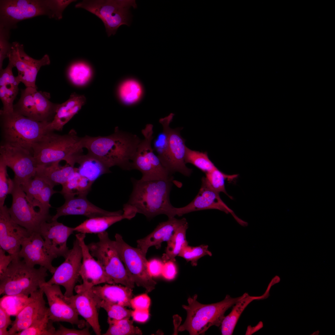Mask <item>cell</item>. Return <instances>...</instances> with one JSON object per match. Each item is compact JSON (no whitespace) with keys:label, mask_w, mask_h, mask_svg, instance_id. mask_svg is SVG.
Instances as JSON below:
<instances>
[{"label":"cell","mask_w":335,"mask_h":335,"mask_svg":"<svg viewBox=\"0 0 335 335\" xmlns=\"http://www.w3.org/2000/svg\"><path fill=\"white\" fill-rule=\"evenodd\" d=\"M141 140L136 135L117 127L109 136L83 137V147L88 153L109 168L118 166L123 170H131L132 160Z\"/></svg>","instance_id":"cell-1"},{"label":"cell","mask_w":335,"mask_h":335,"mask_svg":"<svg viewBox=\"0 0 335 335\" xmlns=\"http://www.w3.org/2000/svg\"><path fill=\"white\" fill-rule=\"evenodd\" d=\"M173 179L144 181L132 178L133 189L126 203L148 219L162 214L168 218L174 217L176 208L172 205L169 199Z\"/></svg>","instance_id":"cell-2"},{"label":"cell","mask_w":335,"mask_h":335,"mask_svg":"<svg viewBox=\"0 0 335 335\" xmlns=\"http://www.w3.org/2000/svg\"><path fill=\"white\" fill-rule=\"evenodd\" d=\"M83 148V137L72 129L63 135L47 132L34 144L32 150L37 167L62 160L74 166L75 156Z\"/></svg>","instance_id":"cell-3"},{"label":"cell","mask_w":335,"mask_h":335,"mask_svg":"<svg viewBox=\"0 0 335 335\" xmlns=\"http://www.w3.org/2000/svg\"><path fill=\"white\" fill-rule=\"evenodd\" d=\"M65 8L62 0H1L0 27L10 30L21 21L42 15L60 20Z\"/></svg>","instance_id":"cell-4"},{"label":"cell","mask_w":335,"mask_h":335,"mask_svg":"<svg viewBox=\"0 0 335 335\" xmlns=\"http://www.w3.org/2000/svg\"><path fill=\"white\" fill-rule=\"evenodd\" d=\"M245 293L240 297H232L227 295L222 301L215 303L203 304L197 300L195 294L187 300L188 305H183L187 316L184 324L178 328L180 331H188L190 335L204 334L211 326H220L226 311L244 297Z\"/></svg>","instance_id":"cell-5"},{"label":"cell","mask_w":335,"mask_h":335,"mask_svg":"<svg viewBox=\"0 0 335 335\" xmlns=\"http://www.w3.org/2000/svg\"><path fill=\"white\" fill-rule=\"evenodd\" d=\"M0 120L1 144L19 146L32 153L34 144L51 131L49 128L51 123L37 121L14 111H0Z\"/></svg>","instance_id":"cell-6"},{"label":"cell","mask_w":335,"mask_h":335,"mask_svg":"<svg viewBox=\"0 0 335 335\" xmlns=\"http://www.w3.org/2000/svg\"><path fill=\"white\" fill-rule=\"evenodd\" d=\"M47 270L29 266L19 257H15L0 277V295L29 297L46 282Z\"/></svg>","instance_id":"cell-7"},{"label":"cell","mask_w":335,"mask_h":335,"mask_svg":"<svg viewBox=\"0 0 335 335\" xmlns=\"http://www.w3.org/2000/svg\"><path fill=\"white\" fill-rule=\"evenodd\" d=\"M75 7L85 9L100 19L110 37L115 34L121 26H130L132 15L130 9L136 8L137 5L135 0H83Z\"/></svg>","instance_id":"cell-8"},{"label":"cell","mask_w":335,"mask_h":335,"mask_svg":"<svg viewBox=\"0 0 335 335\" xmlns=\"http://www.w3.org/2000/svg\"><path fill=\"white\" fill-rule=\"evenodd\" d=\"M98 241L87 245L91 255L96 259L107 275L115 284L131 289L134 283L129 277L116 249L114 240L106 231L98 234Z\"/></svg>","instance_id":"cell-9"},{"label":"cell","mask_w":335,"mask_h":335,"mask_svg":"<svg viewBox=\"0 0 335 335\" xmlns=\"http://www.w3.org/2000/svg\"><path fill=\"white\" fill-rule=\"evenodd\" d=\"M153 126L147 124L141 130L144 138L139 144L132 161V169H136L142 174L144 181L164 180L173 178L154 152L151 146L154 139Z\"/></svg>","instance_id":"cell-10"},{"label":"cell","mask_w":335,"mask_h":335,"mask_svg":"<svg viewBox=\"0 0 335 335\" xmlns=\"http://www.w3.org/2000/svg\"><path fill=\"white\" fill-rule=\"evenodd\" d=\"M115 238L116 249L131 279L147 293L151 292L156 283L148 272L146 255L140 248L127 243L119 234H116Z\"/></svg>","instance_id":"cell-11"},{"label":"cell","mask_w":335,"mask_h":335,"mask_svg":"<svg viewBox=\"0 0 335 335\" xmlns=\"http://www.w3.org/2000/svg\"><path fill=\"white\" fill-rule=\"evenodd\" d=\"M50 98L48 92L26 87L21 91L20 99L14 105L13 111L37 121L51 123L59 104L51 102Z\"/></svg>","instance_id":"cell-12"},{"label":"cell","mask_w":335,"mask_h":335,"mask_svg":"<svg viewBox=\"0 0 335 335\" xmlns=\"http://www.w3.org/2000/svg\"><path fill=\"white\" fill-rule=\"evenodd\" d=\"M13 180V185L10 193L12 202L11 207L8 208L10 215L15 222L26 229L30 233L38 232L42 223L51 221L52 217L39 210L36 211L28 201L20 185Z\"/></svg>","instance_id":"cell-13"},{"label":"cell","mask_w":335,"mask_h":335,"mask_svg":"<svg viewBox=\"0 0 335 335\" xmlns=\"http://www.w3.org/2000/svg\"><path fill=\"white\" fill-rule=\"evenodd\" d=\"M174 115V114L171 113L159 120V122L166 131L168 138L167 154L161 163L171 174L178 172L189 176L192 171L186 166L185 162L186 146L185 140L180 134L181 127L173 129L169 126Z\"/></svg>","instance_id":"cell-14"},{"label":"cell","mask_w":335,"mask_h":335,"mask_svg":"<svg viewBox=\"0 0 335 335\" xmlns=\"http://www.w3.org/2000/svg\"><path fill=\"white\" fill-rule=\"evenodd\" d=\"M0 157L14 173L13 180L24 185L35 176L37 165L33 153L22 147L1 144Z\"/></svg>","instance_id":"cell-15"},{"label":"cell","mask_w":335,"mask_h":335,"mask_svg":"<svg viewBox=\"0 0 335 335\" xmlns=\"http://www.w3.org/2000/svg\"><path fill=\"white\" fill-rule=\"evenodd\" d=\"M65 259L62 264L56 267L52 277L47 282L50 284L63 286L65 289L64 295L69 297L74 295L76 284L79 281L82 263V249L77 238Z\"/></svg>","instance_id":"cell-16"},{"label":"cell","mask_w":335,"mask_h":335,"mask_svg":"<svg viewBox=\"0 0 335 335\" xmlns=\"http://www.w3.org/2000/svg\"><path fill=\"white\" fill-rule=\"evenodd\" d=\"M46 295L49 305V317L53 322H63L83 328L88 323L80 319L75 309L66 300L60 285L50 284L47 282L40 285Z\"/></svg>","instance_id":"cell-17"},{"label":"cell","mask_w":335,"mask_h":335,"mask_svg":"<svg viewBox=\"0 0 335 335\" xmlns=\"http://www.w3.org/2000/svg\"><path fill=\"white\" fill-rule=\"evenodd\" d=\"M75 236L82 249V260L79 275L83 281L81 284L75 286V292L89 290L93 287L103 283L116 284L91 255L85 242L86 234L79 233Z\"/></svg>","instance_id":"cell-18"},{"label":"cell","mask_w":335,"mask_h":335,"mask_svg":"<svg viewBox=\"0 0 335 335\" xmlns=\"http://www.w3.org/2000/svg\"><path fill=\"white\" fill-rule=\"evenodd\" d=\"M8 58L9 62L17 68V77L20 81L26 87L37 88L35 82L38 72L41 67L50 64L47 54L45 55L39 60L34 59L25 52L23 45L16 42L11 43Z\"/></svg>","instance_id":"cell-19"},{"label":"cell","mask_w":335,"mask_h":335,"mask_svg":"<svg viewBox=\"0 0 335 335\" xmlns=\"http://www.w3.org/2000/svg\"><path fill=\"white\" fill-rule=\"evenodd\" d=\"M43 291L39 288L29 296L28 303L16 315L11 327L8 330L9 335H15L44 319L49 315V309L46 306Z\"/></svg>","instance_id":"cell-20"},{"label":"cell","mask_w":335,"mask_h":335,"mask_svg":"<svg viewBox=\"0 0 335 335\" xmlns=\"http://www.w3.org/2000/svg\"><path fill=\"white\" fill-rule=\"evenodd\" d=\"M18 257L28 265L33 267L39 265L52 274L56 268L52 264L56 258L48 251L44 239L38 232L30 233L23 240Z\"/></svg>","instance_id":"cell-21"},{"label":"cell","mask_w":335,"mask_h":335,"mask_svg":"<svg viewBox=\"0 0 335 335\" xmlns=\"http://www.w3.org/2000/svg\"><path fill=\"white\" fill-rule=\"evenodd\" d=\"M30 234L11 218L6 205L0 206V247L8 254L19 257L23 240Z\"/></svg>","instance_id":"cell-22"},{"label":"cell","mask_w":335,"mask_h":335,"mask_svg":"<svg viewBox=\"0 0 335 335\" xmlns=\"http://www.w3.org/2000/svg\"><path fill=\"white\" fill-rule=\"evenodd\" d=\"M74 231V228L67 226L56 220L43 222L38 233L44 239L50 253L56 258L60 257L65 258L69 250L67 245V239Z\"/></svg>","instance_id":"cell-23"},{"label":"cell","mask_w":335,"mask_h":335,"mask_svg":"<svg viewBox=\"0 0 335 335\" xmlns=\"http://www.w3.org/2000/svg\"><path fill=\"white\" fill-rule=\"evenodd\" d=\"M210 209L219 210L227 214L230 213L235 219L238 217L222 200L219 193L207 184L203 177L201 187L198 194L187 205L176 208V214L180 217L192 212Z\"/></svg>","instance_id":"cell-24"},{"label":"cell","mask_w":335,"mask_h":335,"mask_svg":"<svg viewBox=\"0 0 335 335\" xmlns=\"http://www.w3.org/2000/svg\"><path fill=\"white\" fill-rule=\"evenodd\" d=\"M122 210L110 212L104 210L92 204L86 197L77 196L65 199L61 206L57 208L56 213L52 216L51 221L57 220L60 217L70 215H80L88 218L104 216L120 215Z\"/></svg>","instance_id":"cell-25"},{"label":"cell","mask_w":335,"mask_h":335,"mask_svg":"<svg viewBox=\"0 0 335 335\" xmlns=\"http://www.w3.org/2000/svg\"><path fill=\"white\" fill-rule=\"evenodd\" d=\"M67 301L92 328L97 335L101 334L96 303L90 290L76 293L69 297L65 296Z\"/></svg>","instance_id":"cell-26"},{"label":"cell","mask_w":335,"mask_h":335,"mask_svg":"<svg viewBox=\"0 0 335 335\" xmlns=\"http://www.w3.org/2000/svg\"><path fill=\"white\" fill-rule=\"evenodd\" d=\"M187 222L185 218L180 219L175 217L168 218L167 221L160 223L148 235L137 240V248L145 255L150 247L154 246L157 249L160 248L163 242L168 241L174 231Z\"/></svg>","instance_id":"cell-27"},{"label":"cell","mask_w":335,"mask_h":335,"mask_svg":"<svg viewBox=\"0 0 335 335\" xmlns=\"http://www.w3.org/2000/svg\"><path fill=\"white\" fill-rule=\"evenodd\" d=\"M123 210V213L120 215L88 218L74 227V230L85 234H98L105 231L111 225L123 219H132L137 213L134 208L126 204L124 205Z\"/></svg>","instance_id":"cell-28"},{"label":"cell","mask_w":335,"mask_h":335,"mask_svg":"<svg viewBox=\"0 0 335 335\" xmlns=\"http://www.w3.org/2000/svg\"><path fill=\"white\" fill-rule=\"evenodd\" d=\"M90 290L94 297L124 307H131L132 290L125 286L106 284L93 287Z\"/></svg>","instance_id":"cell-29"},{"label":"cell","mask_w":335,"mask_h":335,"mask_svg":"<svg viewBox=\"0 0 335 335\" xmlns=\"http://www.w3.org/2000/svg\"><path fill=\"white\" fill-rule=\"evenodd\" d=\"M86 98L83 95L72 93L69 98L59 104L53 120L49 124V129L61 131L64 125L77 114L85 103Z\"/></svg>","instance_id":"cell-30"},{"label":"cell","mask_w":335,"mask_h":335,"mask_svg":"<svg viewBox=\"0 0 335 335\" xmlns=\"http://www.w3.org/2000/svg\"><path fill=\"white\" fill-rule=\"evenodd\" d=\"M60 162L38 166L35 175L54 187L65 183L77 170V168L68 163L60 166Z\"/></svg>","instance_id":"cell-31"},{"label":"cell","mask_w":335,"mask_h":335,"mask_svg":"<svg viewBox=\"0 0 335 335\" xmlns=\"http://www.w3.org/2000/svg\"><path fill=\"white\" fill-rule=\"evenodd\" d=\"M75 162L79 164L77 171L82 176L89 180L92 183L105 174L111 172L109 168L93 156L82 153L77 154Z\"/></svg>","instance_id":"cell-32"},{"label":"cell","mask_w":335,"mask_h":335,"mask_svg":"<svg viewBox=\"0 0 335 335\" xmlns=\"http://www.w3.org/2000/svg\"><path fill=\"white\" fill-rule=\"evenodd\" d=\"M269 292L266 291L264 293L260 296H251L247 293L243 298L239 301L233 306L230 313L225 316L221 326L222 335H232L239 319L244 309L252 301L267 298Z\"/></svg>","instance_id":"cell-33"},{"label":"cell","mask_w":335,"mask_h":335,"mask_svg":"<svg viewBox=\"0 0 335 335\" xmlns=\"http://www.w3.org/2000/svg\"><path fill=\"white\" fill-rule=\"evenodd\" d=\"M144 92L143 87L139 81L135 78H129L125 79L120 84L118 93L123 104L131 106L136 104L141 100Z\"/></svg>","instance_id":"cell-34"},{"label":"cell","mask_w":335,"mask_h":335,"mask_svg":"<svg viewBox=\"0 0 335 335\" xmlns=\"http://www.w3.org/2000/svg\"><path fill=\"white\" fill-rule=\"evenodd\" d=\"M93 183L87 178L81 176L77 170L68 181L62 185L59 192L65 199L77 196L86 197L91 190Z\"/></svg>","instance_id":"cell-35"},{"label":"cell","mask_w":335,"mask_h":335,"mask_svg":"<svg viewBox=\"0 0 335 335\" xmlns=\"http://www.w3.org/2000/svg\"><path fill=\"white\" fill-rule=\"evenodd\" d=\"M188 227L187 222L180 226L167 241L165 252L162 257L163 262L169 260L175 261V257L178 256L185 246L188 244L186 237Z\"/></svg>","instance_id":"cell-36"},{"label":"cell","mask_w":335,"mask_h":335,"mask_svg":"<svg viewBox=\"0 0 335 335\" xmlns=\"http://www.w3.org/2000/svg\"><path fill=\"white\" fill-rule=\"evenodd\" d=\"M92 72L91 66L83 61L74 62L69 67L67 74L69 79L74 85L82 86L91 79Z\"/></svg>","instance_id":"cell-37"},{"label":"cell","mask_w":335,"mask_h":335,"mask_svg":"<svg viewBox=\"0 0 335 335\" xmlns=\"http://www.w3.org/2000/svg\"><path fill=\"white\" fill-rule=\"evenodd\" d=\"M109 327L103 335H142L141 330L133 325V321L129 319L113 320L108 318Z\"/></svg>","instance_id":"cell-38"},{"label":"cell","mask_w":335,"mask_h":335,"mask_svg":"<svg viewBox=\"0 0 335 335\" xmlns=\"http://www.w3.org/2000/svg\"><path fill=\"white\" fill-rule=\"evenodd\" d=\"M18 80L0 83V98L3 104L0 111L7 113L13 111V102L19 91Z\"/></svg>","instance_id":"cell-39"},{"label":"cell","mask_w":335,"mask_h":335,"mask_svg":"<svg viewBox=\"0 0 335 335\" xmlns=\"http://www.w3.org/2000/svg\"><path fill=\"white\" fill-rule=\"evenodd\" d=\"M184 160L185 164L191 163L205 173L217 168L209 159L207 152L192 150L187 147Z\"/></svg>","instance_id":"cell-40"},{"label":"cell","mask_w":335,"mask_h":335,"mask_svg":"<svg viewBox=\"0 0 335 335\" xmlns=\"http://www.w3.org/2000/svg\"><path fill=\"white\" fill-rule=\"evenodd\" d=\"M206 176L203 177L207 184L212 190L219 193H224L230 199H232L227 193L225 187V181L232 180L237 176V175L226 174L219 170L217 168L212 171L205 173Z\"/></svg>","instance_id":"cell-41"},{"label":"cell","mask_w":335,"mask_h":335,"mask_svg":"<svg viewBox=\"0 0 335 335\" xmlns=\"http://www.w3.org/2000/svg\"><path fill=\"white\" fill-rule=\"evenodd\" d=\"M94 297L98 309L101 308L105 310L107 313L108 318L118 320L129 319L131 316L132 310L127 309L122 306Z\"/></svg>","instance_id":"cell-42"},{"label":"cell","mask_w":335,"mask_h":335,"mask_svg":"<svg viewBox=\"0 0 335 335\" xmlns=\"http://www.w3.org/2000/svg\"><path fill=\"white\" fill-rule=\"evenodd\" d=\"M49 315L41 320L15 335H55L56 330Z\"/></svg>","instance_id":"cell-43"},{"label":"cell","mask_w":335,"mask_h":335,"mask_svg":"<svg viewBox=\"0 0 335 335\" xmlns=\"http://www.w3.org/2000/svg\"><path fill=\"white\" fill-rule=\"evenodd\" d=\"M208 246L202 244L199 246L192 247L188 245L185 246L178 255L186 260L190 262L193 266L197 265L198 260L206 255L211 256L212 252L208 249Z\"/></svg>","instance_id":"cell-44"},{"label":"cell","mask_w":335,"mask_h":335,"mask_svg":"<svg viewBox=\"0 0 335 335\" xmlns=\"http://www.w3.org/2000/svg\"><path fill=\"white\" fill-rule=\"evenodd\" d=\"M47 184L42 178L35 175L27 183L20 185V187L26 194L27 200L31 204Z\"/></svg>","instance_id":"cell-45"},{"label":"cell","mask_w":335,"mask_h":335,"mask_svg":"<svg viewBox=\"0 0 335 335\" xmlns=\"http://www.w3.org/2000/svg\"><path fill=\"white\" fill-rule=\"evenodd\" d=\"M7 166L3 159L0 157V206L4 205L7 194H10L13 181L8 176Z\"/></svg>","instance_id":"cell-46"},{"label":"cell","mask_w":335,"mask_h":335,"mask_svg":"<svg viewBox=\"0 0 335 335\" xmlns=\"http://www.w3.org/2000/svg\"><path fill=\"white\" fill-rule=\"evenodd\" d=\"M53 187L47 184L33 201L31 204L34 207H38L39 210L42 212L49 214V209L51 207L49 204L50 199L53 194L58 192L53 190Z\"/></svg>","instance_id":"cell-47"},{"label":"cell","mask_w":335,"mask_h":335,"mask_svg":"<svg viewBox=\"0 0 335 335\" xmlns=\"http://www.w3.org/2000/svg\"><path fill=\"white\" fill-rule=\"evenodd\" d=\"M10 30L0 27V70L2 69L3 62L8 58L11 51V43H9Z\"/></svg>","instance_id":"cell-48"},{"label":"cell","mask_w":335,"mask_h":335,"mask_svg":"<svg viewBox=\"0 0 335 335\" xmlns=\"http://www.w3.org/2000/svg\"><path fill=\"white\" fill-rule=\"evenodd\" d=\"M150 299L146 294H143L132 298L131 301V307L135 309H149Z\"/></svg>","instance_id":"cell-49"},{"label":"cell","mask_w":335,"mask_h":335,"mask_svg":"<svg viewBox=\"0 0 335 335\" xmlns=\"http://www.w3.org/2000/svg\"><path fill=\"white\" fill-rule=\"evenodd\" d=\"M90 326L88 324L86 328L78 330L67 328L60 324L59 329L56 331L55 335H90Z\"/></svg>","instance_id":"cell-50"},{"label":"cell","mask_w":335,"mask_h":335,"mask_svg":"<svg viewBox=\"0 0 335 335\" xmlns=\"http://www.w3.org/2000/svg\"><path fill=\"white\" fill-rule=\"evenodd\" d=\"M9 315L0 306V335H9L8 327L11 325L13 321Z\"/></svg>","instance_id":"cell-51"},{"label":"cell","mask_w":335,"mask_h":335,"mask_svg":"<svg viewBox=\"0 0 335 335\" xmlns=\"http://www.w3.org/2000/svg\"><path fill=\"white\" fill-rule=\"evenodd\" d=\"M177 271L174 261L169 260L163 262L162 275L165 279L171 280L176 276Z\"/></svg>","instance_id":"cell-52"},{"label":"cell","mask_w":335,"mask_h":335,"mask_svg":"<svg viewBox=\"0 0 335 335\" xmlns=\"http://www.w3.org/2000/svg\"><path fill=\"white\" fill-rule=\"evenodd\" d=\"M163 262L157 259H153L148 261V269L152 277H157L162 275Z\"/></svg>","instance_id":"cell-53"},{"label":"cell","mask_w":335,"mask_h":335,"mask_svg":"<svg viewBox=\"0 0 335 335\" xmlns=\"http://www.w3.org/2000/svg\"><path fill=\"white\" fill-rule=\"evenodd\" d=\"M16 257L12 255H7L5 252L0 248V277L6 272L9 265Z\"/></svg>","instance_id":"cell-54"},{"label":"cell","mask_w":335,"mask_h":335,"mask_svg":"<svg viewBox=\"0 0 335 335\" xmlns=\"http://www.w3.org/2000/svg\"><path fill=\"white\" fill-rule=\"evenodd\" d=\"M131 316L133 320L137 322L144 323L146 322L148 319L149 316V309L138 310L135 309L132 310Z\"/></svg>","instance_id":"cell-55"},{"label":"cell","mask_w":335,"mask_h":335,"mask_svg":"<svg viewBox=\"0 0 335 335\" xmlns=\"http://www.w3.org/2000/svg\"><path fill=\"white\" fill-rule=\"evenodd\" d=\"M319 333H320L319 331V330H317V331H315L314 332L312 333H311V334H310V335H318L319 334Z\"/></svg>","instance_id":"cell-56"}]
</instances>
